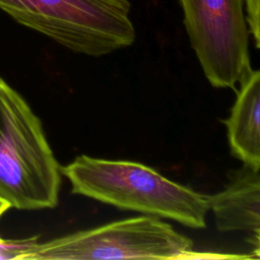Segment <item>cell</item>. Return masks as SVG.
<instances>
[{"mask_svg": "<svg viewBox=\"0 0 260 260\" xmlns=\"http://www.w3.org/2000/svg\"><path fill=\"white\" fill-rule=\"evenodd\" d=\"M39 244V236L19 240H5L0 238V259L34 260Z\"/></svg>", "mask_w": 260, "mask_h": 260, "instance_id": "cell-8", "label": "cell"}, {"mask_svg": "<svg viewBox=\"0 0 260 260\" xmlns=\"http://www.w3.org/2000/svg\"><path fill=\"white\" fill-rule=\"evenodd\" d=\"M245 14L249 35L252 36L256 49L260 47V0H244Z\"/></svg>", "mask_w": 260, "mask_h": 260, "instance_id": "cell-9", "label": "cell"}, {"mask_svg": "<svg viewBox=\"0 0 260 260\" xmlns=\"http://www.w3.org/2000/svg\"><path fill=\"white\" fill-rule=\"evenodd\" d=\"M0 9L18 23L91 57L129 47L136 38L128 0H0Z\"/></svg>", "mask_w": 260, "mask_h": 260, "instance_id": "cell-3", "label": "cell"}, {"mask_svg": "<svg viewBox=\"0 0 260 260\" xmlns=\"http://www.w3.org/2000/svg\"><path fill=\"white\" fill-rule=\"evenodd\" d=\"M193 242L153 215H140L40 243L34 260L202 258Z\"/></svg>", "mask_w": 260, "mask_h": 260, "instance_id": "cell-4", "label": "cell"}, {"mask_svg": "<svg viewBox=\"0 0 260 260\" xmlns=\"http://www.w3.org/2000/svg\"><path fill=\"white\" fill-rule=\"evenodd\" d=\"M232 153L260 170V72L250 69L241 79L230 117L223 121Z\"/></svg>", "mask_w": 260, "mask_h": 260, "instance_id": "cell-7", "label": "cell"}, {"mask_svg": "<svg viewBox=\"0 0 260 260\" xmlns=\"http://www.w3.org/2000/svg\"><path fill=\"white\" fill-rule=\"evenodd\" d=\"M10 204L5 200L3 199L2 197H0V217L10 208Z\"/></svg>", "mask_w": 260, "mask_h": 260, "instance_id": "cell-10", "label": "cell"}, {"mask_svg": "<svg viewBox=\"0 0 260 260\" xmlns=\"http://www.w3.org/2000/svg\"><path fill=\"white\" fill-rule=\"evenodd\" d=\"M260 170L243 165L230 174L225 188L213 195H205L208 210L214 215L220 232H246L259 253L260 234Z\"/></svg>", "mask_w": 260, "mask_h": 260, "instance_id": "cell-6", "label": "cell"}, {"mask_svg": "<svg viewBox=\"0 0 260 260\" xmlns=\"http://www.w3.org/2000/svg\"><path fill=\"white\" fill-rule=\"evenodd\" d=\"M60 168L41 120L0 77V197L20 210L53 208Z\"/></svg>", "mask_w": 260, "mask_h": 260, "instance_id": "cell-2", "label": "cell"}, {"mask_svg": "<svg viewBox=\"0 0 260 260\" xmlns=\"http://www.w3.org/2000/svg\"><path fill=\"white\" fill-rule=\"evenodd\" d=\"M191 47L209 83L232 88L252 68L244 0H180Z\"/></svg>", "mask_w": 260, "mask_h": 260, "instance_id": "cell-5", "label": "cell"}, {"mask_svg": "<svg viewBox=\"0 0 260 260\" xmlns=\"http://www.w3.org/2000/svg\"><path fill=\"white\" fill-rule=\"evenodd\" d=\"M60 171L74 194L121 209L173 219L192 229L206 225L205 195L142 164L81 154Z\"/></svg>", "mask_w": 260, "mask_h": 260, "instance_id": "cell-1", "label": "cell"}]
</instances>
